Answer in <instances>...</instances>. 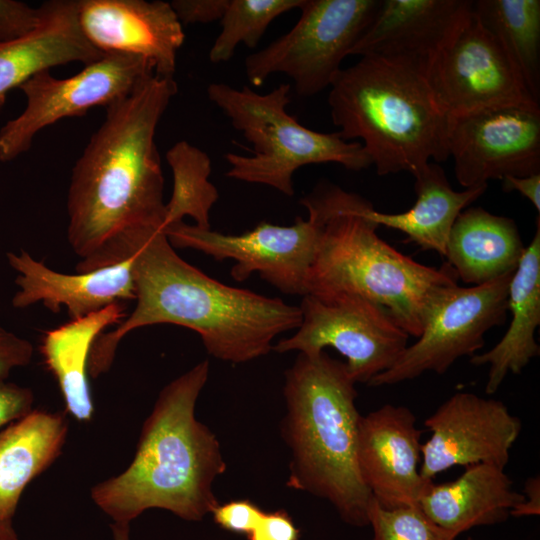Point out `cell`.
<instances>
[{"mask_svg": "<svg viewBox=\"0 0 540 540\" xmlns=\"http://www.w3.org/2000/svg\"><path fill=\"white\" fill-rule=\"evenodd\" d=\"M177 93L173 77L153 74L106 116L75 163L67 194V240L77 272L127 259L139 232L165 227L164 178L156 129Z\"/></svg>", "mask_w": 540, "mask_h": 540, "instance_id": "obj_1", "label": "cell"}, {"mask_svg": "<svg viewBox=\"0 0 540 540\" xmlns=\"http://www.w3.org/2000/svg\"><path fill=\"white\" fill-rule=\"evenodd\" d=\"M129 256L136 305L115 329L94 341L88 360V374L94 378L109 369L119 342L141 327L191 329L211 356L244 363L268 354L276 336L300 326L299 306L211 278L175 252L163 228L137 234Z\"/></svg>", "mask_w": 540, "mask_h": 540, "instance_id": "obj_2", "label": "cell"}, {"mask_svg": "<svg viewBox=\"0 0 540 540\" xmlns=\"http://www.w3.org/2000/svg\"><path fill=\"white\" fill-rule=\"evenodd\" d=\"M208 376L203 360L169 382L144 421L130 465L92 487L93 502L115 523L129 524L151 508L199 521L219 504L213 484L226 463L215 434L195 417Z\"/></svg>", "mask_w": 540, "mask_h": 540, "instance_id": "obj_3", "label": "cell"}, {"mask_svg": "<svg viewBox=\"0 0 540 540\" xmlns=\"http://www.w3.org/2000/svg\"><path fill=\"white\" fill-rule=\"evenodd\" d=\"M317 227L306 295L325 298L356 293L389 312L409 336L418 338L441 293L457 285L448 263H418L382 240L362 196L321 181L300 200Z\"/></svg>", "mask_w": 540, "mask_h": 540, "instance_id": "obj_4", "label": "cell"}, {"mask_svg": "<svg viewBox=\"0 0 540 540\" xmlns=\"http://www.w3.org/2000/svg\"><path fill=\"white\" fill-rule=\"evenodd\" d=\"M355 384L346 364L324 350L299 353L285 372L282 432L291 451L287 486L327 500L344 522L364 527L372 495L357 466Z\"/></svg>", "mask_w": 540, "mask_h": 540, "instance_id": "obj_5", "label": "cell"}, {"mask_svg": "<svg viewBox=\"0 0 540 540\" xmlns=\"http://www.w3.org/2000/svg\"><path fill=\"white\" fill-rule=\"evenodd\" d=\"M331 119L347 141L360 139L378 175L416 174L445 161L449 117L427 76L374 55L341 68L328 95Z\"/></svg>", "mask_w": 540, "mask_h": 540, "instance_id": "obj_6", "label": "cell"}, {"mask_svg": "<svg viewBox=\"0 0 540 540\" xmlns=\"http://www.w3.org/2000/svg\"><path fill=\"white\" fill-rule=\"evenodd\" d=\"M291 85L282 83L260 94L248 85L241 89L211 83L207 96L230 119L232 126L253 145L252 155L227 153L229 178L269 186L291 197L293 175L301 167L336 163L360 171L372 165L359 141L344 140L338 132L323 133L300 124L287 112Z\"/></svg>", "mask_w": 540, "mask_h": 540, "instance_id": "obj_7", "label": "cell"}, {"mask_svg": "<svg viewBox=\"0 0 540 540\" xmlns=\"http://www.w3.org/2000/svg\"><path fill=\"white\" fill-rule=\"evenodd\" d=\"M381 0H303L300 17L284 35L244 62L248 81L261 86L275 74H286L300 96L330 87L343 59L374 18Z\"/></svg>", "mask_w": 540, "mask_h": 540, "instance_id": "obj_8", "label": "cell"}, {"mask_svg": "<svg viewBox=\"0 0 540 540\" xmlns=\"http://www.w3.org/2000/svg\"><path fill=\"white\" fill-rule=\"evenodd\" d=\"M296 333L283 338L272 350L317 353L332 347L347 359L355 383L369 382L391 368L408 346V333L387 310L356 293L325 298L305 295Z\"/></svg>", "mask_w": 540, "mask_h": 540, "instance_id": "obj_9", "label": "cell"}, {"mask_svg": "<svg viewBox=\"0 0 540 540\" xmlns=\"http://www.w3.org/2000/svg\"><path fill=\"white\" fill-rule=\"evenodd\" d=\"M153 74L149 60L122 53H104L67 78H56L49 70L37 73L18 87L26 97L24 110L0 129V161L28 151L35 135L47 126L82 116L95 106L108 107Z\"/></svg>", "mask_w": 540, "mask_h": 540, "instance_id": "obj_10", "label": "cell"}, {"mask_svg": "<svg viewBox=\"0 0 540 540\" xmlns=\"http://www.w3.org/2000/svg\"><path fill=\"white\" fill-rule=\"evenodd\" d=\"M512 275L477 286L457 284L445 289L432 306L417 341L368 385H394L428 371L442 375L459 358L475 355L484 346L485 333L506 320Z\"/></svg>", "mask_w": 540, "mask_h": 540, "instance_id": "obj_11", "label": "cell"}, {"mask_svg": "<svg viewBox=\"0 0 540 540\" xmlns=\"http://www.w3.org/2000/svg\"><path fill=\"white\" fill-rule=\"evenodd\" d=\"M164 233L173 248H190L216 261L233 260L230 274L238 282L254 272L288 295H306V279L312 264L317 227L312 218H296L289 226L260 222L240 235H226L183 221L170 224Z\"/></svg>", "mask_w": 540, "mask_h": 540, "instance_id": "obj_12", "label": "cell"}, {"mask_svg": "<svg viewBox=\"0 0 540 540\" xmlns=\"http://www.w3.org/2000/svg\"><path fill=\"white\" fill-rule=\"evenodd\" d=\"M447 150L465 188L540 173V106L489 107L449 118Z\"/></svg>", "mask_w": 540, "mask_h": 540, "instance_id": "obj_13", "label": "cell"}, {"mask_svg": "<svg viewBox=\"0 0 540 540\" xmlns=\"http://www.w3.org/2000/svg\"><path fill=\"white\" fill-rule=\"evenodd\" d=\"M427 79L449 118L495 106L539 104L472 6L431 64Z\"/></svg>", "mask_w": 540, "mask_h": 540, "instance_id": "obj_14", "label": "cell"}, {"mask_svg": "<svg viewBox=\"0 0 540 540\" xmlns=\"http://www.w3.org/2000/svg\"><path fill=\"white\" fill-rule=\"evenodd\" d=\"M431 432L421 446L420 474L426 481L453 466L490 464L505 469L521 420L496 399L457 392L424 422Z\"/></svg>", "mask_w": 540, "mask_h": 540, "instance_id": "obj_15", "label": "cell"}, {"mask_svg": "<svg viewBox=\"0 0 540 540\" xmlns=\"http://www.w3.org/2000/svg\"><path fill=\"white\" fill-rule=\"evenodd\" d=\"M406 406L385 404L360 416L356 458L359 474L383 507L417 505L431 481L420 474L422 430Z\"/></svg>", "mask_w": 540, "mask_h": 540, "instance_id": "obj_16", "label": "cell"}, {"mask_svg": "<svg viewBox=\"0 0 540 540\" xmlns=\"http://www.w3.org/2000/svg\"><path fill=\"white\" fill-rule=\"evenodd\" d=\"M76 14L87 41L101 53L137 55L155 74L173 77L185 33L170 3L155 0H79Z\"/></svg>", "mask_w": 540, "mask_h": 540, "instance_id": "obj_17", "label": "cell"}, {"mask_svg": "<svg viewBox=\"0 0 540 540\" xmlns=\"http://www.w3.org/2000/svg\"><path fill=\"white\" fill-rule=\"evenodd\" d=\"M468 0H381L350 55H374L428 70L469 14Z\"/></svg>", "mask_w": 540, "mask_h": 540, "instance_id": "obj_18", "label": "cell"}, {"mask_svg": "<svg viewBox=\"0 0 540 540\" xmlns=\"http://www.w3.org/2000/svg\"><path fill=\"white\" fill-rule=\"evenodd\" d=\"M10 266L18 273L19 290L12 298L14 308L42 303L52 312L66 308L71 319L84 317L114 303L135 300L132 259L76 274L57 272L28 252L7 253Z\"/></svg>", "mask_w": 540, "mask_h": 540, "instance_id": "obj_19", "label": "cell"}, {"mask_svg": "<svg viewBox=\"0 0 540 540\" xmlns=\"http://www.w3.org/2000/svg\"><path fill=\"white\" fill-rule=\"evenodd\" d=\"M40 7L42 19L34 31L0 44V108L11 89L37 73L71 62L87 65L103 55L82 34L76 1L53 0Z\"/></svg>", "mask_w": 540, "mask_h": 540, "instance_id": "obj_20", "label": "cell"}, {"mask_svg": "<svg viewBox=\"0 0 540 540\" xmlns=\"http://www.w3.org/2000/svg\"><path fill=\"white\" fill-rule=\"evenodd\" d=\"M523 500L504 469L474 464L453 481L428 483L418 505L434 523L458 537L471 528L506 521Z\"/></svg>", "mask_w": 540, "mask_h": 540, "instance_id": "obj_21", "label": "cell"}, {"mask_svg": "<svg viewBox=\"0 0 540 540\" xmlns=\"http://www.w3.org/2000/svg\"><path fill=\"white\" fill-rule=\"evenodd\" d=\"M512 321L501 340L489 351L470 357L475 366L489 364L485 392H497L508 373L521 374L540 353L535 332L540 325V219L525 247L508 289Z\"/></svg>", "mask_w": 540, "mask_h": 540, "instance_id": "obj_22", "label": "cell"}, {"mask_svg": "<svg viewBox=\"0 0 540 540\" xmlns=\"http://www.w3.org/2000/svg\"><path fill=\"white\" fill-rule=\"evenodd\" d=\"M525 247L513 219L470 207L456 218L445 257L458 279L477 286L514 273Z\"/></svg>", "mask_w": 540, "mask_h": 540, "instance_id": "obj_23", "label": "cell"}, {"mask_svg": "<svg viewBox=\"0 0 540 540\" xmlns=\"http://www.w3.org/2000/svg\"><path fill=\"white\" fill-rule=\"evenodd\" d=\"M68 424L60 413L32 409L0 430V521L12 524L26 486L60 455Z\"/></svg>", "mask_w": 540, "mask_h": 540, "instance_id": "obj_24", "label": "cell"}, {"mask_svg": "<svg viewBox=\"0 0 540 540\" xmlns=\"http://www.w3.org/2000/svg\"><path fill=\"white\" fill-rule=\"evenodd\" d=\"M124 303H114L45 332L40 352L57 380L66 410L77 420L89 421L94 405L88 383V360L96 338L124 318Z\"/></svg>", "mask_w": 540, "mask_h": 540, "instance_id": "obj_25", "label": "cell"}, {"mask_svg": "<svg viewBox=\"0 0 540 540\" xmlns=\"http://www.w3.org/2000/svg\"><path fill=\"white\" fill-rule=\"evenodd\" d=\"M416 201L402 213H383L371 205L368 215L374 223L405 233L422 250L445 256L451 228L458 215L476 201L488 184L455 191L437 164L428 163L413 175Z\"/></svg>", "mask_w": 540, "mask_h": 540, "instance_id": "obj_26", "label": "cell"}, {"mask_svg": "<svg viewBox=\"0 0 540 540\" xmlns=\"http://www.w3.org/2000/svg\"><path fill=\"white\" fill-rule=\"evenodd\" d=\"M472 12L501 46L531 95L540 97V1L477 0Z\"/></svg>", "mask_w": 540, "mask_h": 540, "instance_id": "obj_27", "label": "cell"}, {"mask_svg": "<svg viewBox=\"0 0 540 540\" xmlns=\"http://www.w3.org/2000/svg\"><path fill=\"white\" fill-rule=\"evenodd\" d=\"M166 160L173 175V189L166 203L165 227L189 216L197 227L210 229V210L219 193L209 180V156L188 141L180 140L167 151Z\"/></svg>", "mask_w": 540, "mask_h": 540, "instance_id": "obj_28", "label": "cell"}, {"mask_svg": "<svg viewBox=\"0 0 540 540\" xmlns=\"http://www.w3.org/2000/svg\"><path fill=\"white\" fill-rule=\"evenodd\" d=\"M303 0H229L221 18V31L209 51L212 63L226 62L243 43L257 46L267 27L278 16L299 9Z\"/></svg>", "mask_w": 540, "mask_h": 540, "instance_id": "obj_29", "label": "cell"}, {"mask_svg": "<svg viewBox=\"0 0 540 540\" xmlns=\"http://www.w3.org/2000/svg\"><path fill=\"white\" fill-rule=\"evenodd\" d=\"M373 540H456L434 523L417 505L385 508L373 497L368 510Z\"/></svg>", "mask_w": 540, "mask_h": 540, "instance_id": "obj_30", "label": "cell"}, {"mask_svg": "<svg viewBox=\"0 0 540 540\" xmlns=\"http://www.w3.org/2000/svg\"><path fill=\"white\" fill-rule=\"evenodd\" d=\"M42 19L41 7L32 8L15 0H0V44L25 37Z\"/></svg>", "mask_w": 540, "mask_h": 540, "instance_id": "obj_31", "label": "cell"}, {"mask_svg": "<svg viewBox=\"0 0 540 540\" xmlns=\"http://www.w3.org/2000/svg\"><path fill=\"white\" fill-rule=\"evenodd\" d=\"M264 512L252 501L243 499L218 504L212 511V515L221 528L248 536L259 523Z\"/></svg>", "mask_w": 540, "mask_h": 540, "instance_id": "obj_32", "label": "cell"}, {"mask_svg": "<svg viewBox=\"0 0 540 540\" xmlns=\"http://www.w3.org/2000/svg\"><path fill=\"white\" fill-rule=\"evenodd\" d=\"M33 356V345L25 338L0 326V381L15 368L27 366Z\"/></svg>", "mask_w": 540, "mask_h": 540, "instance_id": "obj_33", "label": "cell"}, {"mask_svg": "<svg viewBox=\"0 0 540 540\" xmlns=\"http://www.w3.org/2000/svg\"><path fill=\"white\" fill-rule=\"evenodd\" d=\"M33 401L29 388L0 381V430L29 413Z\"/></svg>", "mask_w": 540, "mask_h": 540, "instance_id": "obj_34", "label": "cell"}, {"mask_svg": "<svg viewBox=\"0 0 540 540\" xmlns=\"http://www.w3.org/2000/svg\"><path fill=\"white\" fill-rule=\"evenodd\" d=\"M229 0H174L170 2L181 24L211 23L221 20Z\"/></svg>", "mask_w": 540, "mask_h": 540, "instance_id": "obj_35", "label": "cell"}, {"mask_svg": "<svg viewBox=\"0 0 540 540\" xmlns=\"http://www.w3.org/2000/svg\"><path fill=\"white\" fill-rule=\"evenodd\" d=\"M299 530L284 510L264 512L248 540H298Z\"/></svg>", "mask_w": 540, "mask_h": 540, "instance_id": "obj_36", "label": "cell"}, {"mask_svg": "<svg viewBox=\"0 0 540 540\" xmlns=\"http://www.w3.org/2000/svg\"><path fill=\"white\" fill-rule=\"evenodd\" d=\"M502 188L505 192L517 191L527 198L540 212V173L529 176H507L502 180Z\"/></svg>", "mask_w": 540, "mask_h": 540, "instance_id": "obj_37", "label": "cell"}, {"mask_svg": "<svg viewBox=\"0 0 540 540\" xmlns=\"http://www.w3.org/2000/svg\"><path fill=\"white\" fill-rule=\"evenodd\" d=\"M524 500L510 513L513 517L533 516L540 514V477H529L524 483Z\"/></svg>", "mask_w": 540, "mask_h": 540, "instance_id": "obj_38", "label": "cell"}, {"mask_svg": "<svg viewBox=\"0 0 540 540\" xmlns=\"http://www.w3.org/2000/svg\"><path fill=\"white\" fill-rule=\"evenodd\" d=\"M112 532L114 540H130L129 524L114 523L112 525Z\"/></svg>", "mask_w": 540, "mask_h": 540, "instance_id": "obj_39", "label": "cell"}, {"mask_svg": "<svg viewBox=\"0 0 540 540\" xmlns=\"http://www.w3.org/2000/svg\"><path fill=\"white\" fill-rule=\"evenodd\" d=\"M0 540H19L12 524L0 521Z\"/></svg>", "mask_w": 540, "mask_h": 540, "instance_id": "obj_40", "label": "cell"}, {"mask_svg": "<svg viewBox=\"0 0 540 540\" xmlns=\"http://www.w3.org/2000/svg\"><path fill=\"white\" fill-rule=\"evenodd\" d=\"M466 540H474L472 537H467Z\"/></svg>", "mask_w": 540, "mask_h": 540, "instance_id": "obj_41", "label": "cell"}]
</instances>
